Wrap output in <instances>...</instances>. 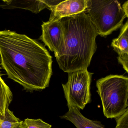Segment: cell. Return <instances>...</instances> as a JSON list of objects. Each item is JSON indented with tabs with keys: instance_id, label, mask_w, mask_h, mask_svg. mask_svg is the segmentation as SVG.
Instances as JSON below:
<instances>
[{
	"instance_id": "cell-1",
	"label": "cell",
	"mask_w": 128,
	"mask_h": 128,
	"mask_svg": "<svg viewBox=\"0 0 128 128\" xmlns=\"http://www.w3.org/2000/svg\"><path fill=\"white\" fill-rule=\"evenodd\" d=\"M0 65L8 78L28 91L44 90L52 74V57L42 43L24 34L0 31Z\"/></svg>"
},
{
	"instance_id": "cell-2",
	"label": "cell",
	"mask_w": 128,
	"mask_h": 128,
	"mask_svg": "<svg viewBox=\"0 0 128 128\" xmlns=\"http://www.w3.org/2000/svg\"><path fill=\"white\" fill-rule=\"evenodd\" d=\"M66 43L65 54L56 59L66 72L87 69L97 48L96 29L84 12L60 19Z\"/></svg>"
},
{
	"instance_id": "cell-3",
	"label": "cell",
	"mask_w": 128,
	"mask_h": 128,
	"mask_svg": "<svg viewBox=\"0 0 128 128\" xmlns=\"http://www.w3.org/2000/svg\"><path fill=\"white\" fill-rule=\"evenodd\" d=\"M96 86L105 116L115 119L126 112L128 106L127 76L110 75L97 80Z\"/></svg>"
},
{
	"instance_id": "cell-4",
	"label": "cell",
	"mask_w": 128,
	"mask_h": 128,
	"mask_svg": "<svg viewBox=\"0 0 128 128\" xmlns=\"http://www.w3.org/2000/svg\"><path fill=\"white\" fill-rule=\"evenodd\" d=\"M86 12L98 35L105 36L123 26L128 17L116 0H87Z\"/></svg>"
},
{
	"instance_id": "cell-5",
	"label": "cell",
	"mask_w": 128,
	"mask_h": 128,
	"mask_svg": "<svg viewBox=\"0 0 128 128\" xmlns=\"http://www.w3.org/2000/svg\"><path fill=\"white\" fill-rule=\"evenodd\" d=\"M92 74L87 69L68 73L67 82L62 84L68 108L83 110L90 102V85Z\"/></svg>"
},
{
	"instance_id": "cell-6",
	"label": "cell",
	"mask_w": 128,
	"mask_h": 128,
	"mask_svg": "<svg viewBox=\"0 0 128 128\" xmlns=\"http://www.w3.org/2000/svg\"><path fill=\"white\" fill-rule=\"evenodd\" d=\"M42 33L40 40L54 52L56 59L65 54L66 43L62 25L60 20H49L42 24Z\"/></svg>"
},
{
	"instance_id": "cell-7",
	"label": "cell",
	"mask_w": 128,
	"mask_h": 128,
	"mask_svg": "<svg viewBox=\"0 0 128 128\" xmlns=\"http://www.w3.org/2000/svg\"><path fill=\"white\" fill-rule=\"evenodd\" d=\"M62 0H0V8L4 9L20 8L39 13L45 8L50 10Z\"/></svg>"
},
{
	"instance_id": "cell-8",
	"label": "cell",
	"mask_w": 128,
	"mask_h": 128,
	"mask_svg": "<svg viewBox=\"0 0 128 128\" xmlns=\"http://www.w3.org/2000/svg\"><path fill=\"white\" fill-rule=\"evenodd\" d=\"M87 0H70L62 1L54 6L50 11L49 20H60L84 12L87 7Z\"/></svg>"
},
{
	"instance_id": "cell-9",
	"label": "cell",
	"mask_w": 128,
	"mask_h": 128,
	"mask_svg": "<svg viewBox=\"0 0 128 128\" xmlns=\"http://www.w3.org/2000/svg\"><path fill=\"white\" fill-rule=\"evenodd\" d=\"M128 22L122 27L118 38L114 39L111 46L117 53L118 60L126 72H128Z\"/></svg>"
},
{
	"instance_id": "cell-10",
	"label": "cell",
	"mask_w": 128,
	"mask_h": 128,
	"mask_svg": "<svg viewBox=\"0 0 128 128\" xmlns=\"http://www.w3.org/2000/svg\"><path fill=\"white\" fill-rule=\"evenodd\" d=\"M68 111L62 116L72 122L77 128H105L99 121L91 120L83 116L78 108H68Z\"/></svg>"
},
{
	"instance_id": "cell-11",
	"label": "cell",
	"mask_w": 128,
	"mask_h": 128,
	"mask_svg": "<svg viewBox=\"0 0 128 128\" xmlns=\"http://www.w3.org/2000/svg\"><path fill=\"white\" fill-rule=\"evenodd\" d=\"M0 69V118L6 116L13 99V95L10 88L1 78Z\"/></svg>"
},
{
	"instance_id": "cell-12",
	"label": "cell",
	"mask_w": 128,
	"mask_h": 128,
	"mask_svg": "<svg viewBox=\"0 0 128 128\" xmlns=\"http://www.w3.org/2000/svg\"><path fill=\"white\" fill-rule=\"evenodd\" d=\"M22 122L8 109L5 116L0 118V128H22Z\"/></svg>"
},
{
	"instance_id": "cell-13",
	"label": "cell",
	"mask_w": 128,
	"mask_h": 128,
	"mask_svg": "<svg viewBox=\"0 0 128 128\" xmlns=\"http://www.w3.org/2000/svg\"><path fill=\"white\" fill-rule=\"evenodd\" d=\"M21 127L22 128H51L52 126L40 119L33 120L27 118L23 121Z\"/></svg>"
},
{
	"instance_id": "cell-14",
	"label": "cell",
	"mask_w": 128,
	"mask_h": 128,
	"mask_svg": "<svg viewBox=\"0 0 128 128\" xmlns=\"http://www.w3.org/2000/svg\"><path fill=\"white\" fill-rule=\"evenodd\" d=\"M115 119L116 122L115 128H128V108L122 115Z\"/></svg>"
},
{
	"instance_id": "cell-15",
	"label": "cell",
	"mask_w": 128,
	"mask_h": 128,
	"mask_svg": "<svg viewBox=\"0 0 128 128\" xmlns=\"http://www.w3.org/2000/svg\"><path fill=\"white\" fill-rule=\"evenodd\" d=\"M122 8L126 13L128 14V1H126L124 4L122 6Z\"/></svg>"
}]
</instances>
